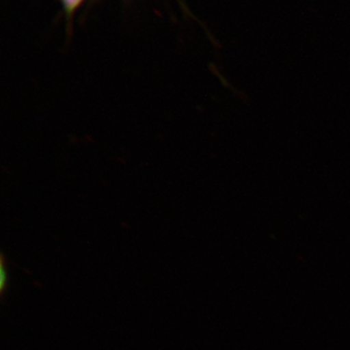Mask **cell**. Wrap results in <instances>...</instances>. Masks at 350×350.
<instances>
[{
  "label": "cell",
  "instance_id": "obj_1",
  "mask_svg": "<svg viewBox=\"0 0 350 350\" xmlns=\"http://www.w3.org/2000/svg\"><path fill=\"white\" fill-rule=\"evenodd\" d=\"M9 286V273L7 268L6 258L4 254L0 258V295L1 298L5 296L7 289Z\"/></svg>",
  "mask_w": 350,
  "mask_h": 350
},
{
  "label": "cell",
  "instance_id": "obj_2",
  "mask_svg": "<svg viewBox=\"0 0 350 350\" xmlns=\"http://www.w3.org/2000/svg\"><path fill=\"white\" fill-rule=\"evenodd\" d=\"M81 2L82 0H64V6L69 13L72 12Z\"/></svg>",
  "mask_w": 350,
  "mask_h": 350
}]
</instances>
